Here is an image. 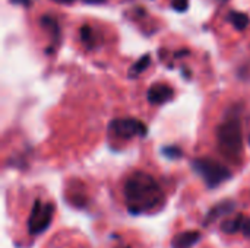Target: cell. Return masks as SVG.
<instances>
[{"label":"cell","mask_w":250,"mask_h":248,"mask_svg":"<svg viewBox=\"0 0 250 248\" xmlns=\"http://www.w3.org/2000/svg\"><path fill=\"white\" fill-rule=\"evenodd\" d=\"M79 35H81V39L82 42L86 45V47H91L92 45V31L88 25H83L81 29H79Z\"/></svg>","instance_id":"obj_14"},{"label":"cell","mask_w":250,"mask_h":248,"mask_svg":"<svg viewBox=\"0 0 250 248\" xmlns=\"http://www.w3.org/2000/svg\"><path fill=\"white\" fill-rule=\"evenodd\" d=\"M215 134L221 155L233 162H239L243 153V132L237 108L229 111L224 120L218 124Z\"/></svg>","instance_id":"obj_2"},{"label":"cell","mask_w":250,"mask_h":248,"mask_svg":"<svg viewBox=\"0 0 250 248\" xmlns=\"http://www.w3.org/2000/svg\"><path fill=\"white\" fill-rule=\"evenodd\" d=\"M57 3H63V4H69V3H73L75 0H54Z\"/></svg>","instance_id":"obj_18"},{"label":"cell","mask_w":250,"mask_h":248,"mask_svg":"<svg viewBox=\"0 0 250 248\" xmlns=\"http://www.w3.org/2000/svg\"><path fill=\"white\" fill-rule=\"evenodd\" d=\"M249 143H250V137H249Z\"/></svg>","instance_id":"obj_19"},{"label":"cell","mask_w":250,"mask_h":248,"mask_svg":"<svg viewBox=\"0 0 250 248\" xmlns=\"http://www.w3.org/2000/svg\"><path fill=\"white\" fill-rule=\"evenodd\" d=\"M125 203L132 215H142L157 210L164 203V191L160 183L148 172H132L123 186Z\"/></svg>","instance_id":"obj_1"},{"label":"cell","mask_w":250,"mask_h":248,"mask_svg":"<svg viewBox=\"0 0 250 248\" xmlns=\"http://www.w3.org/2000/svg\"><path fill=\"white\" fill-rule=\"evenodd\" d=\"M193 171L204 180L208 189H217L231 178V171L212 158H195L192 161Z\"/></svg>","instance_id":"obj_3"},{"label":"cell","mask_w":250,"mask_h":248,"mask_svg":"<svg viewBox=\"0 0 250 248\" xmlns=\"http://www.w3.org/2000/svg\"><path fill=\"white\" fill-rule=\"evenodd\" d=\"M54 216V205L53 203H42L40 199H35L29 218H28V232L29 235H41L45 232L53 221Z\"/></svg>","instance_id":"obj_5"},{"label":"cell","mask_w":250,"mask_h":248,"mask_svg":"<svg viewBox=\"0 0 250 248\" xmlns=\"http://www.w3.org/2000/svg\"><path fill=\"white\" fill-rule=\"evenodd\" d=\"M221 231L226 234H243L246 238H250V218L246 215L237 213L234 218L227 219L221 224Z\"/></svg>","instance_id":"obj_6"},{"label":"cell","mask_w":250,"mask_h":248,"mask_svg":"<svg viewBox=\"0 0 250 248\" xmlns=\"http://www.w3.org/2000/svg\"><path fill=\"white\" fill-rule=\"evenodd\" d=\"M189 0H171V7L177 12H185L188 9Z\"/></svg>","instance_id":"obj_15"},{"label":"cell","mask_w":250,"mask_h":248,"mask_svg":"<svg viewBox=\"0 0 250 248\" xmlns=\"http://www.w3.org/2000/svg\"><path fill=\"white\" fill-rule=\"evenodd\" d=\"M227 19L229 22L237 29V31H243L248 28L249 25V16L243 12H237V10H231L229 15H227Z\"/></svg>","instance_id":"obj_10"},{"label":"cell","mask_w":250,"mask_h":248,"mask_svg":"<svg viewBox=\"0 0 250 248\" xmlns=\"http://www.w3.org/2000/svg\"><path fill=\"white\" fill-rule=\"evenodd\" d=\"M108 133L119 140H132L133 137H145L148 127L144 121L133 117L114 118L108 124Z\"/></svg>","instance_id":"obj_4"},{"label":"cell","mask_w":250,"mask_h":248,"mask_svg":"<svg viewBox=\"0 0 250 248\" xmlns=\"http://www.w3.org/2000/svg\"><path fill=\"white\" fill-rule=\"evenodd\" d=\"M41 25H42L47 31L51 32L53 39H54V44H57V41H59V38H60V28H59L57 20H56L54 18L48 16V15H44V16H41Z\"/></svg>","instance_id":"obj_11"},{"label":"cell","mask_w":250,"mask_h":248,"mask_svg":"<svg viewBox=\"0 0 250 248\" xmlns=\"http://www.w3.org/2000/svg\"><path fill=\"white\" fill-rule=\"evenodd\" d=\"M201 240L199 231H185L171 240V248H192Z\"/></svg>","instance_id":"obj_9"},{"label":"cell","mask_w":250,"mask_h":248,"mask_svg":"<svg viewBox=\"0 0 250 248\" xmlns=\"http://www.w3.org/2000/svg\"><path fill=\"white\" fill-rule=\"evenodd\" d=\"M234 209H236V203L231 202V200H223V202L217 203V205L208 212V215L205 216V219H204V227H208L211 222L217 221V219H218L220 216H223V215L231 213Z\"/></svg>","instance_id":"obj_8"},{"label":"cell","mask_w":250,"mask_h":248,"mask_svg":"<svg viewBox=\"0 0 250 248\" xmlns=\"http://www.w3.org/2000/svg\"><path fill=\"white\" fill-rule=\"evenodd\" d=\"M12 3H15V4H21V6H23V7H28L29 4H31V0H10Z\"/></svg>","instance_id":"obj_16"},{"label":"cell","mask_w":250,"mask_h":248,"mask_svg":"<svg viewBox=\"0 0 250 248\" xmlns=\"http://www.w3.org/2000/svg\"><path fill=\"white\" fill-rule=\"evenodd\" d=\"M83 1H86V3H91V4H97V3H103V1H105V0H83Z\"/></svg>","instance_id":"obj_17"},{"label":"cell","mask_w":250,"mask_h":248,"mask_svg":"<svg viewBox=\"0 0 250 248\" xmlns=\"http://www.w3.org/2000/svg\"><path fill=\"white\" fill-rule=\"evenodd\" d=\"M148 102L152 105H163L174 98V89L166 83H154L146 92Z\"/></svg>","instance_id":"obj_7"},{"label":"cell","mask_w":250,"mask_h":248,"mask_svg":"<svg viewBox=\"0 0 250 248\" xmlns=\"http://www.w3.org/2000/svg\"><path fill=\"white\" fill-rule=\"evenodd\" d=\"M151 64V56L149 54H145L142 56L136 63H133V66L129 69V77H136L139 76L142 72H145Z\"/></svg>","instance_id":"obj_12"},{"label":"cell","mask_w":250,"mask_h":248,"mask_svg":"<svg viewBox=\"0 0 250 248\" xmlns=\"http://www.w3.org/2000/svg\"><path fill=\"white\" fill-rule=\"evenodd\" d=\"M161 152H163L164 156H167V158H170V159H179V158L183 156V151H182L179 146H176V145L164 146V148L161 149Z\"/></svg>","instance_id":"obj_13"}]
</instances>
